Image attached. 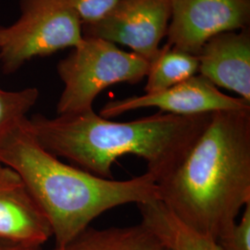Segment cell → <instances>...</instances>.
<instances>
[{
	"mask_svg": "<svg viewBox=\"0 0 250 250\" xmlns=\"http://www.w3.org/2000/svg\"><path fill=\"white\" fill-rule=\"evenodd\" d=\"M161 240L143 224L129 227H88L73 240L53 250H162Z\"/></svg>",
	"mask_w": 250,
	"mask_h": 250,
	"instance_id": "cell-12",
	"label": "cell"
},
{
	"mask_svg": "<svg viewBox=\"0 0 250 250\" xmlns=\"http://www.w3.org/2000/svg\"><path fill=\"white\" fill-rule=\"evenodd\" d=\"M160 200L188 227L218 240L250 203V108L215 111L169 177Z\"/></svg>",
	"mask_w": 250,
	"mask_h": 250,
	"instance_id": "cell-2",
	"label": "cell"
},
{
	"mask_svg": "<svg viewBox=\"0 0 250 250\" xmlns=\"http://www.w3.org/2000/svg\"><path fill=\"white\" fill-rule=\"evenodd\" d=\"M142 223L171 250H224L219 243L180 221L161 200L138 204Z\"/></svg>",
	"mask_w": 250,
	"mask_h": 250,
	"instance_id": "cell-11",
	"label": "cell"
},
{
	"mask_svg": "<svg viewBox=\"0 0 250 250\" xmlns=\"http://www.w3.org/2000/svg\"><path fill=\"white\" fill-rule=\"evenodd\" d=\"M51 236L50 224L18 174L0 163V239L41 248Z\"/></svg>",
	"mask_w": 250,
	"mask_h": 250,
	"instance_id": "cell-9",
	"label": "cell"
},
{
	"mask_svg": "<svg viewBox=\"0 0 250 250\" xmlns=\"http://www.w3.org/2000/svg\"><path fill=\"white\" fill-rule=\"evenodd\" d=\"M162 250H171L170 249H168V248H166V247H164L163 249H162Z\"/></svg>",
	"mask_w": 250,
	"mask_h": 250,
	"instance_id": "cell-18",
	"label": "cell"
},
{
	"mask_svg": "<svg viewBox=\"0 0 250 250\" xmlns=\"http://www.w3.org/2000/svg\"><path fill=\"white\" fill-rule=\"evenodd\" d=\"M167 45L197 56L212 36L250 27V0H170Z\"/></svg>",
	"mask_w": 250,
	"mask_h": 250,
	"instance_id": "cell-7",
	"label": "cell"
},
{
	"mask_svg": "<svg viewBox=\"0 0 250 250\" xmlns=\"http://www.w3.org/2000/svg\"><path fill=\"white\" fill-rule=\"evenodd\" d=\"M197 58L200 75L250 102V27L212 36Z\"/></svg>",
	"mask_w": 250,
	"mask_h": 250,
	"instance_id": "cell-10",
	"label": "cell"
},
{
	"mask_svg": "<svg viewBox=\"0 0 250 250\" xmlns=\"http://www.w3.org/2000/svg\"><path fill=\"white\" fill-rule=\"evenodd\" d=\"M170 0H118L98 21L83 24V36L126 45L150 62L167 36Z\"/></svg>",
	"mask_w": 250,
	"mask_h": 250,
	"instance_id": "cell-6",
	"label": "cell"
},
{
	"mask_svg": "<svg viewBox=\"0 0 250 250\" xmlns=\"http://www.w3.org/2000/svg\"><path fill=\"white\" fill-rule=\"evenodd\" d=\"M212 113L179 116L160 112L127 123L98 115L94 109L56 118L37 114L28 125L39 144L83 170L113 179L117 159L132 154L146 162L159 184L169 177L209 124Z\"/></svg>",
	"mask_w": 250,
	"mask_h": 250,
	"instance_id": "cell-1",
	"label": "cell"
},
{
	"mask_svg": "<svg viewBox=\"0 0 250 250\" xmlns=\"http://www.w3.org/2000/svg\"><path fill=\"white\" fill-rule=\"evenodd\" d=\"M144 107H158L163 113L192 116L220 110L250 108V102L225 95L211 82L197 74L161 92L111 100L101 108L99 116L111 119Z\"/></svg>",
	"mask_w": 250,
	"mask_h": 250,
	"instance_id": "cell-8",
	"label": "cell"
},
{
	"mask_svg": "<svg viewBox=\"0 0 250 250\" xmlns=\"http://www.w3.org/2000/svg\"><path fill=\"white\" fill-rule=\"evenodd\" d=\"M38 99L39 91L36 87L19 91L0 88V141L13 126L26 118Z\"/></svg>",
	"mask_w": 250,
	"mask_h": 250,
	"instance_id": "cell-14",
	"label": "cell"
},
{
	"mask_svg": "<svg viewBox=\"0 0 250 250\" xmlns=\"http://www.w3.org/2000/svg\"><path fill=\"white\" fill-rule=\"evenodd\" d=\"M148 67L149 62L137 54L100 38L83 36L57 67L64 83L57 104L58 116L93 109L94 100L103 90L117 83H140Z\"/></svg>",
	"mask_w": 250,
	"mask_h": 250,
	"instance_id": "cell-4",
	"label": "cell"
},
{
	"mask_svg": "<svg viewBox=\"0 0 250 250\" xmlns=\"http://www.w3.org/2000/svg\"><path fill=\"white\" fill-rule=\"evenodd\" d=\"M217 242L224 250H250V203L245 207L240 222Z\"/></svg>",
	"mask_w": 250,
	"mask_h": 250,
	"instance_id": "cell-15",
	"label": "cell"
},
{
	"mask_svg": "<svg viewBox=\"0 0 250 250\" xmlns=\"http://www.w3.org/2000/svg\"><path fill=\"white\" fill-rule=\"evenodd\" d=\"M199 61L196 55L170 45H163L149 62L145 93L161 92L197 75Z\"/></svg>",
	"mask_w": 250,
	"mask_h": 250,
	"instance_id": "cell-13",
	"label": "cell"
},
{
	"mask_svg": "<svg viewBox=\"0 0 250 250\" xmlns=\"http://www.w3.org/2000/svg\"><path fill=\"white\" fill-rule=\"evenodd\" d=\"M0 250H41V248L30 247L0 239Z\"/></svg>",
	"mask_w": 250,
	"mask_h": 250,
	"instance_id": "cell-17",
	"label": "cell"
},
{
	"mask_svg": "<svg viewBox=\"0 0 250 250\" xmlns=\"http://www.w3.org/2000/svg\"><path fill=\"white\" fill-rule=\"evenodd\" d=\"M82 21L70 0H21V16L0 26V64L6 74L24 63L79 45Z\"/></svg>",
	"mask_w": 250,
	"mask_h": 250,
	"instance_id": "cell-5",
	"label": "cell"
},
{
	"mask_svg": "<svg viewBox=\"0 0 250 250\" xmlns=\"http://www.w3.org/2000/svg\"><path fill=\"white\" fill-rule=\"evenodd\" d=\"M0 163L24 184L50 224L56 247L73 240L111 208L160 200L158 183L147 172L120 181L63 163L36 140L27 117L1 139Z\"/></svg>",
	"mask_w": 250,
	"mask_h": 250,
	"instance_id": "cell-3",
	"label": "cell"
},
{
	"mask_svg": "<svg viewBox=\"0 0 250 250\" xmlns=\"http://www.w3.org/2000/svg\"><path fill=\"white\" fill-rule=\"evenodd\" d=\"M80 17L82 25L91 24L103 18L118 0H70Z\"/></svg>",
	"mask_w": 250,
	"mask_h": 250,
	"instance_id": "cell-16",
	"label": "cell"
}]
</instances>
